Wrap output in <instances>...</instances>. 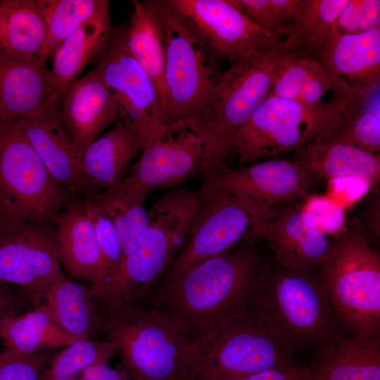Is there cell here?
<instances>
[{
    "instance_id": "cell-1",
    "label": "cell",
    "mask_w": 380,
    "mask_h": 380,
    "mask_svg": "<svg viewBox=\"0 0 380 380\" xmlns=\"http://www.w3.org/2000/svg\"><path fill=\"white\" fill-rule=\"evenodd\" d=\"M258 269V257L248 247L195 263L165 275L148 308L167 317L198 346L249 301Z\"/></svg>"
},
{
    "instance_id": "cell-2",
    "label": "cell",
    "mask_w": 380,
    "mask_h": 380,
    "mask_svg": "<svg viewBox=\"0 0 380 380\" xmlns=\"http://www.w3.org/2000/svg\"><path fill=\"white\" fill-rule=\"evenodd\" d=\"M102 312L101 331L117 344L129 380H187L201 368L197 346L158 310L120 304Z\"/></svg>"
},
{
    "instance_id": "cell-3",
    "label": "cell",
    "mask_w": 380,
    "mask_h": 380,
    "mask_svg": "<svg viewBox=\"0 0 380 380\" xmlns=\"http://www.w3.org/2000/svg\"><path fill=\"white\" fill-rule=\"evenodd\" d=\"M250 304L291 353L293 350L315 344L322 347L341 338L329 296L312 273L284 268L269 274L258 269Z\"/></svg>"
},
{
    "instance_id": "cell-4",
    "label": "cell",
    "mask_w": 380,
    "mask_h": 380,
    "mask_svg": "<svg viewBox=\"0 0 380 380\" xmlns=\"http://www.w3.org/2000/svg\"><path fill=\"white\" fill-rule=\"evenodd\" d=\"M230 149L203 118H183L160 128L142 149L126 179L147 194L156 189L175 186L225 166Z\"/></svg>"
},
{
    "instance_id": "cell-5",
    "label": "cell",
    "mask_w": 380,
    "mask_h": 380,
    "mask_svg": "<svg viewBox=\"0 0 380 380\" xmlns=\"http://www.w3.org/2000/svg\"><path fill=\"white\" fill-rule=\"evenodd\" d=\"M199 201L198 190L177 189L155 201L148 211V225L144 236L122 260L119 304L144 308L156 283L183 248Z\"/></svg>"
},
{
    "instance_id": "cell-6",
    "label": "cell",
    "mask_w": 380,
    "mask_h": 380,
    "mask_svg": "<svg viewBox=\"0 0 380 380\" xmlns=\"http://www.w3.org/2000/svg\"><path fill=\"white\" fill-rule=\"evenodd\" d=\"M186 242L166 275L195 263L244 248L262 239L275 214L248 195L203 184Z\"/></svg>"
},
{
    "instance_id": "cell-7",
    "label": "cell",
    "mask_w": 380,
    "mask_h": 380,
    "mask_svg": "<svg viewBox=\"0 0 380 380\" xmlns=\"http://www.w3.org/2000/svg\"><path fill=\"white\" fill-rule=\"evenodd\" d=\"M165 39L163 122L200 116L222 71L218 57L167 0H149Z\"/></svg>"
},
{
    "instance_id": "cell-8",
    "label": "cell",
    "mask_w": 380,
    "mask_h": 380,
    "mask_svg": "<svg viewBox=\"0 0 380 380\" xmlns=\"http://www.w3.org/2000/svg\"><path fill=\"white\" fill-rule=\"evenodd\" d=\"M72 196L53 180L15 121L0 120V225L54 222Z\"/></svg>"
},
{
    "instance_id": "cell-9",
    "label": "cell",
    "mask_w": 380,
    "mask_h": 380,
    "mask_svg": "<svg viewBox=\"0 0 380 380\" xmlns=\"http://www.w3.org/2000/svg\"><path fill=\"white\" fill-rule=\"evenodd\" d=\"M319 280L338 320L353 334L377 336L380 326L379 255L357 232L331 243Z\"/></svg>"
},
{
    "instance_id": "cell-10",
    "label": "cell",
    "mask_w": 380,
    "mask_h": 380,
    "mask_svg": "<svg viewBox=\"0 0 380 380\" xmlns=\"http://www.w3.org/2000/svg\"><path fill=\"white\" fill-rule=\"evenodd\" d=\"M202 369L235 377L293 367L291 355L249 301L198 346Z\"/></svg>"
},
{
    "instance_id": "cell-11",
    "label": "cell",
    "mask_w": 380,
    "mask_h": 380,
    "mask_svg": "<svg viewBox=\"0 0 380 380\" xmlns=\"http://www.w3.org/2000/svg\"><path fill=\"white\" fill-rule=\"evenodd\" d=\"M340 112L270 96L237 130L231 147L241 163L297 151L324 131Z\"/></svg>"
},
{
    "instance_id": "cell-12",
    "label": "cell",
    "mask_w": 380,
    "mask_h": 380,
    "mask_svg": "<svg viewBox=\"0 0 380 380\" xmlns=\"http://www.w3.org/2000/svg\"><path fill=\"white\" fill-rule=\"evenodd\" d=\"M284 52L281 45L238 60L218 77L200 117L230 147L237 130L268 96Z\"/></svg>"
},
{
    "instance_id": "cell-13",
    "label": "cell",
    "mask_w": 380,
    "mask_h": 380,
    "mask_svg": "<svg viewBox=\"0 0 380 380\" xmlns=\"http://www.w3.org/2000/svg\"><path fill=\"white\" fill-rule=\"evenodd\" d=\"M96 59L116 102L118 120L138 133L144 148L164 125L163 113L155 84L129 49L126 29L112 30Z\"/></svg>"
},
{
    "instance_id": "cell-14",
    "label": "cell",
    "mask_w": 380,
    "mask_h": 380,
    "mask_svg": "<svg viewBox=\"0 0 380 380\" xmlns=\"http://www.w3.org/2000/svg\"><path fill=\"white\" fill-rule=\"evenodd\" d=\"M63 273L50 224L0 225V283L20 287L34 307Z\"/></svg>"
},
{
    "instance_id": "cell-15",
    "label": "cell",
    "mask_w": 380,
    "mask_h": 380,
    "mask_svg": "<svg viewBox=\"0 0 380 380\" xmlns=\"http://www.w3.org/2000/svg\"><path fill=\"white\" fill-rule=\"evenodd\" d=\"M214 53L231 63L279 47L282 39L252 21L228 0H167Z\"/></svg>"
},
{
    "instance_id": "cell-16",
    "label": "cell",
    "mask_w": 380,
    "mask_h": 380,
    "mask_svg": "<svg viewBox=\"0 0 380 380\" xmlns=\"http://www.w3.org/2000/svg\"><path fill=\"white\" fill-rule=\"evenodd\" d=\"M202 177L205 185L243 194L272 207L305 195L315 184L296 163L276 159L239 169L224 166Z\"/></svg>"
},
{
    "instance_id": "cell-17",
    "label": "cell",
    "mask_w": 380,
    "mask_h": 380,
    "mask_svg": "<svg viewBox=\"0 0 380 380\" xmlns=\"http://www.w3.org/2000/svg\"><path fill=\"white\" fill-rule=\"evenodd\" d=\"M60 107L45 62L14 58L0 50V120L54 115Z\"/></svg>"
},
{
    "instance_id": "cell-18",
    "label": "cell",
    "mask_w": 380,
    "mask_h": 380,
    "mask_svg": "<svg viewBox=\"0 0 380 380\" xmlns=\"http://www.w3.org/2000/svg\"><path fill=\"white\" fill-rule=\"evenodd\" d=\"M332 80L352 99L379 88L380 28L331 40L316 59Z\"/></svg>"
},
{
    "instance_id": "cell-19",
    "label": "cell",
    "mask_w": 380,
    "mask_h": 380,
    "mask_svg": "<svg viewBox=\"0 0 380 380\" xmlns=\"http://www.w3.org/2000/svg\"><path fill=\"white\" fill-rule=\"evenodd\" d=\"M15 121L61 188L72 196L99 194L85 180L82 163L83 151L65 130L58 114Z\"/></svg>"
},
{
    "instance_id": "cell-20",
    "label": "cell",
    "mask_w": 380,
    "mask_h": 380,
    "mask_svg": "<svg viewBox=\"0 0 380 380\" xmlns=\"http://www.w3.org/2000/svg\"><path fill=\"white\" fill-rule=\"evenodd\" d=\"M58 116L83 152L118 118L113 95L96 68L70 86L63 98Z\"/></svg>"
},
{
    "instance_id": "cell-21",
    "label": "cell",
    "mask_w": 380,
    "mask_h": 380,
    "mask_svg": "<svg viewBox=\"0 0 380 380\" xmlns=\"http://www.w3.org/2000/svg\"><path fill=\"white\" fill-rule=\"evenodd\" d=\"M75 196L54 222L56 247L61 265L70 277L88 281L92 293L99 282L101 259L89 196Z\"/></svg>"
},
{
    "instance_id": "cell-22",
    "label": "cell",
    "mask_w": 380,
    "mask_h": 380,
    "mask_svg": "<svg viewBox=\"0 0 380 380\" xmlns=\"http://www.w3.org/2000/svg\"><path fill=\"white\" fill-rule=\"evenodd\" d=\"M270 96L333 112L341 111L352 100L317 60L285 52L275 68Z\"/></svg>"
},
{
    "instance_id": "cell-23",
    "label": "cell",
    "mask_w": 380,
    "mask_h": 380,
    "mask_svg": "<svg viewBox=\"0 0 380 380\" xmlns=\"http://www.w3.org/2000/svg\"><path fill=\"white\" fill-rule=\"evenodd\" d=\"M264 239L281 266L291 272L312 273L321 265L331 246L327 235L303 210H290L270 221Z\"/></svg>"
},
{
    "instance_id": "cell-24",
    "label": "cell",
    "mask_w": 380,
    "mask_h": 380,
    "mask_svg": "<svg viewBox=\"0 0 380 380\" xmlns=\"http://www.w3.org/2000/svg\"><path fill=\"white\" fill-rule=\"evenodd\" d=\"M294 163L312 179L355 176L373 185L380 177L379 154L367 152L324 131L296 151Z\"/></svg>"
},
{
    "instance_id": "cell-25",
    "label": "cell",
    "mask_w": 380,
    "mask_h": 380,
    "mask_svg": "<svg viewBox=\"0 0 380 380\" xmlns=\"http://www.w3.org/2000/svg\"><path fill=\"white\" fill-rule=\"evenodd\" d=\"M97 305L90 287L72 281L63 273L33 308L44 311L74 339L83 340L101 331L103 312Z\"/></svg>"
},
{
    "instance_id": "cell-26",
    "label": "cell",
    "mask_w": 380,
    "mask_h": 380,
    "mask_svg": "<svg viewBox=\"0 0 380 380\" xmlns=\"http://www.w3.org/2000/svg\"><path fill=\"white\" fill-rule=\"evenodd\" d=\"M143 148L138 133L118 120L111 130L84 151L82 163L86 182L96 190L120 183L126 168Z\"/></svg>"
},
{
    "instance_id": "cell-27",
    "label": "cell",
    "mask_w": 380,
    "mask_h": 380,
    "mask_svg": "<svg viewBox=\"0 0 380 380\" xmlns=\"http://www.w3.org/2000/svg\"><path fill=\"white\" fill-rule=\"evenodd\" d=\"M49 34L34 0L0 1V46L8 56L20 60L48 58Z\"/></svg>"
},
{
    "instance_id": "cell-28",
    "label": "cell",
    "mask_w": 380,
    "mask_h": 380,
    "mask_svg": "<svg viewBox=\"0 0 380 380\" xmlns=\"http://www.w3.org/2000/svg\"><path fill=\"white\" fill-rule=\"evenodd\" d=\"M312 365L319 380H380L379 338H341L321 347Z\"/></svg>"
},
{
    "instance_id": "cell-29",
    "label": "cell",
    "mask_w": 380,
    "mask_h": 380,
    "mask_svg": "<svg viewBox=\"0 0 380 380\" xmlns=\"http://www.w3.org/2000/svg\"><path fill=\"white\" fill-rule=\"evenodd\" d=\"M111 31L108 11L80 26L56 51L50 74L61 105L70 86L78 79L87 63L101 51Z\"/></svg>"
},
{
    "instance_id": "cell-30",
    "label": "cell",
    "mask_w": 380,
    "mask_h": 380,
    "mask_svg": "<svg viewBox=\"0 0 380 380\" xmlns=\"http://www.w3.org/2000/svg\"><path fill=\"white\" fill-rule=\"evenodd\" d=\"M350 0H304L302 10L282 39L285 53L317 59L338 33L336 21Z\"/></svg>"
},
{
    "instance_id": "cell-31",
    "label": "cell",
    "mask_w": 380,
    "mask_h": 380,
    "mask_svg": "<svg viewBox=\"0 0 380 380\" xmlns=\"http://www.w3.org/2000/svg\"><path fill=\"white\" fill-rule=\"evenodd\" d=\"M126 41L132 56L155 84L163 109L165 39L160 21L148 1H134Z\"/></svg>"
},
{
    "instance_id": "cell-32",
    "label": "cell",
    "mask_w": 380,
    "mask_h": 380,
    "mask_svg": "<svg viewBox=\"0 0 380 380\" xmlns=\"http://www.w3.org/2000/svg\"><path fill=\"white\" fill-rule=\"evenodd\" d=\"M148 194L125 178L96 196L115 228L123 259L136 249L148 227V214L145 208Z\"/></svg>"
},
{
    "instance_id": "cell-33",
    "label": "cell",
    "mask_w": 380,
    "mask_h": 380,
    "mask_svg": "<svg viewBox=\"0 0 380 380\" xmlns=\"http://www.w3.org/2000/svg\"><path fill=\"white\" fill-rule=\"evenodd\" d=\"M0 337L7 349L23 355L65 347L76 341L38 308L19 315L6 314L0 322Z\"/></svg>"
},
{
    "instance_id": "cell-34",
    "label": "cell",
    "mask_w": 380,
    "mask_h": 380,
    "mask_svg": "<svg viewBox=\"0 0 380 380\" xmlns=\"http://www.w3.org/2000/svg\"><path fill=\"white\" fill-rule=\"evenodd\" d=\"M379 89L350 100L324 130L367 152L380 151Z\"/></svg>"
},
{
    "instance_id": "cell-35",
    "label": "cell",
    "mask_w": 380,
    "mask_h": 380,
    "mask_svg": "<svg viewBox=\"0 0 380 380\" xmlns=\"http://www.w3.org/2000/svg\"><path fill=\"white\" fill-rule=\"evenodd\" d=\"M36 4L48 27V58H51L77 28L109 11V3L106 0H37Z\"/></svg>"
},
{
    "instance_id": "cell-36",
    "label": "cell",
    "mask_w": 380,
    "mask_h": 380,
    "mask_svg": "<svg viewBox=\"0 0 380 380\" xmlns=\"http://www.w3.org/2000/svg\"><path fill=\"white\" fill-rule=\"evenodd\" d=\"M117 350V344L110 340H76L65 346L51 360L39 380H72L89 366L108 363Z\"/></svg>"
},
{
    "instance_id": "cell-37",
    "label": "cell",
    "mask_w": 380,
    "mask_h": 380,
    "mask_svg": "<svg viewBox=\"0 0 380 380\" xmlns=\"http://www.w3.org/2000/svg\"><path fill=\"white\" fill-rule=\"evenodd\" d=\"M229 3L260 27L285 35L294 23L302 0H228Z\"/></svg>"
},
{
    "instance_id": "cell-38",
    "label": "cell",
    "mask_w": 380,
    "mask_h": 380,
    "mask_svg": "<svg viewBox=\"0 0 380 380\" xmlns=\"http://www.w3.org/2000/svg\"><path fill=\"white\" fill-rule=\"evenodd\" d=\"M379 0H350L336 21L341 34H359L380 28Z\"/></svg>"
},
{
    "instance_id": "cell-39",
    "label": "cell",
    "mask_w": 380,
    "mask_h": 380,
    "mask_svg": "<svg viewBox=\"0 0 380 380\" xmlns=\"http://www.w3.org/2000/svg\"><path fill=\"white\" fill-rule=\"evenodd\" d=\"M47 360L44 351L23 355L6 348L0 353V380H39Z\"/></svg>"
},
{
    "instance_id": "cell-40",
    "label": "cell",
    "mask_w": 380,
    "mask_h": 380,
    "mask_svg": "<svg viewBox=\"0 0 380 380\" xmlns=\"http://www.w3.org/2000/svg\"><path fill=\"white\" fill-rule=\"evenodd\" d=\"M324 234H335L346 224L344 209L328 196H313L307 200L303 209Z\"/></svg>"
},
{
    "instance_id": "cell-41",
    "label": "cell",
    "mask_w": 380,
    "mask_h": 380,
    "mask_svg": "<svg viewBox=\"0 0 380 380\" xmlns=\"http://www.w3.org/2000/svg\"><path fill=\"white\" fill-rule=\"evenodd\" d=\"M187 380H319L312 365L298 367L293 366L287 369H274L258 374L223 377L200 369Z\"/></svg>"
},
{
    "instance_id": "cell-42",
    "label": "cell",
    "mask_w": 380,
    "mask_h": 380,
    "mask_svg": "<svg viewBox=\"0 0 380 380\" xmlns=\"http://www.w3.org/2000/svg\"><path fill=\"white\" fill-rule=\"evenodd\" d=\"M372 186L369 181L359 177H337L329 180L328 197L344 209L359 201Z\"/></svg>"
},
{
    "instance_id": "cell-43",
    "label": "cell",
    "mask_w": 380,
    "mask_h": 380,
    "mask_svg": "<svg viewBox=\"0 0 380 380\" xmlns=\"http://www.w3.org/2000/svg\"><path fill=\"white\" fill-rule=\"evenodd\" d=\"M72 380H129V378L123 369H114L108 363H101L87 367Z\"/></svg>"
},
{
    "instance_id": "cell-44",
    "label": "cell",
    "mask_w": 380,
    "mask_h": 380,
    "mask_svg": "<svg viewBox=\"0 0 380 380\" xmlns=\"http://www.w3.org/2000/svg\"><path fill=\"white\" fill-rule=\"evenodd\" d=\"M13 298L6 284L0 283V322L6 314L13 312Z\"/></svg>"
},
{
    "instance_id": "cell-45",
    "label": "cell",
    "mask_w": 380,
    "mask_h": 380,
    "mask_svg": "<svg viewBox=\"0 0 380 380\" xmlns=\"http://www.w3.org/2000/svg\"><path fill=\"white\" fill-rule=\"evenodd\" d=\"M1 49V46H0V50Z\"/></svg>"
}]
</instances>
